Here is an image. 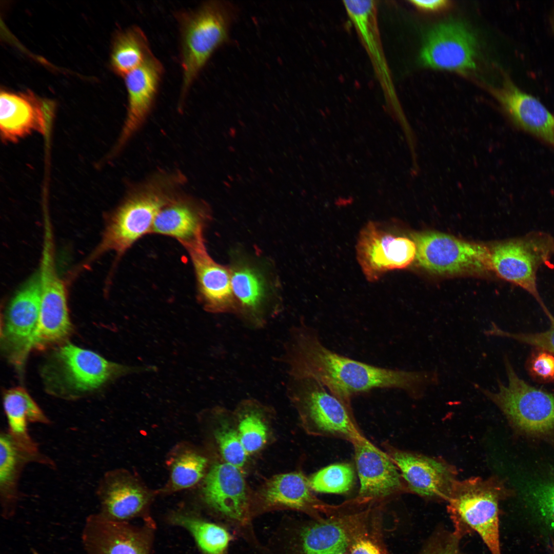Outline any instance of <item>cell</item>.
I'll list each match as a JSON object with an SVG mask.
<instances>
[{
  "label": "cell",
  "mask_w": 554,
  "mask_h": 554,
  "mask_svg": "<svg viewBox=\"0 0 554 554\" xmlns=\"http://www.w3.org/2000/svg\"><path fill=\"white\" fill-rule=\"evenodd\" d=\"M284 361L290 378L313 379L351 406L355 397L376 389H397L414 399L439 384L436 370L409 371L378 366L327 347L316 330L303 323L291 329Z\"/></svg>",
  "instance_id": "obj_1"
},
{
  "label": "cell",
  "mask_w": 554,
  "mask_h": 554,
  "mask_svg": "<svg viewBox=\"0 0 554 554\" xmlns=\"http://www.w3.org/2000/svg\"><path fill=\"white\" fill-rule=\"evenodd\" d=\"M185 181L181 172H160L131 189L111 215L94 254L113 251L118 255L150 233L160 210Z\"/></svg>",
  "instance_id": "obj_2"
},
{
  "label": "cell",
  "mask_w": 554,
  "mask_h": 554,
  "mask_svg": "<svg viewBox=\"0 0 554 554\" xmlns=\"http://www.w3.org/2000/svg\"><path fill=\"white\" fill-rule=\"evenodd\" d=\"M149 370L110 361L94 351L67 343L52 352L42 369V377L50 394L75 400L118 378Z\"/></svg>",
  "instance_id": "obj_3"
},
{
  "label": "cell",
  "mask_w": 554,
  "mask_h": 554,
  "mask_svg": "<svg viewBox=\"0 0 554 554\" xmlns=\"http://www.w3.org/2000/svg\"><path fill=\"white\" fill-rule=\"evenodd\" d=\"M237 14L230 2L210 1L180 15L181 101L213 54L228 41Z\"/></svg>",
  "instance_id": "obj_4"
},
{
  "label": "cell",
  "mask_w": 554,
  "mask_h": 554,
  "mask_svg": "<svg viewBox=\"0 0 554 554\" xmlns=\"http://www.w3.org/2000/svg\"><path fill=\"white\" fill-rule=\"evenodd\" d=\"M504 494V488L494 478L457 480L446 501L453 532L461 538L476 533L491 554H502L499 502Z\"/></svg>",
  "instance_id": "obj_5"
},
{
  "label": "cell",
  "mask_w": 554,
  "mask_h": 554,
  "mask_svg": "<svg viewBox=\"0 0 554 554\" xmlns=\"http://www.w3.org/2000/svg\"><path fill=\"white\" fill-rule=\"evenodd\" d=\"M290 379L288 393L309 433L343 439L352 444L367 440L355 422L351 406L313 379Z\"/></svg>",
  "instance_id": "obj_6"
},
{
  "label": "cell",
  "mask_w": 554,
  "mask_h": 554,
  "mask_svg": "<svg viewBox=\"0 0 554 554\" xmlns=\"http://www.w3.org/2000/svg\"><path fill=\"white\" fill-rule=\"evenodd\" d=\"M202 499L217 522L263 552L253 527V497L240 468L226 462L213 465L205 478Z\"/></svg>",
  "instance_id": "obj_7"
},
{
  "label": "cell",
  "mask_w": 554,
  "mask_h": 554,
  "mask_svg": "<svg viewBox=\"0 0 554 554\" xmlns=\"http://www.w3.org/2000/svg\"><path fill=\"white\" fill-rule=\"evenodd\" d=\"M490 252L492 271L529 293L549 316L551 313L539 293L537 273L554 254V238L545 232H532L497 243Z\"/></svg>",
  "instance_id": "obj_8"
},
{
  "label": "cell",
  "mask_w": 554,
  "mask_h": 554,
  "mask_svg": "<svg viewBox=\"0 0 554 554\" xmlns=\"http://www.w3.org/2000/svg\"><path fill=\"white\" fill-rule=\"evenodd\" d=\"M508 382L497 380L498 390L492 392L474 386L494 403L519 428L532 434L554 430V393L530 385L521 379L509 359L504 358Z\"/></svg>",
  "instance_id": "obj_9"
},
{
  "label": "cell",
  "mask_w": 554,
  "mask_h": 554,
  "mask_svg": "<svg viewBox=\"0 0 554 554\" xmlns=\"http://www.w3.org/2000/svg\"><path fill=\"white\" fill-rule=\"evenodd\" d=\"M420 266L439 274L483 273L492 271L490 249L437 232L411 234Z\"/></svg>",
  "instance_id": "obj_10"
},
{
  "label": "cell",
  "mask_w": 554,
  "mask_h": 554,
  "mask_svg": "<svg viewBox=\"0 0 554 554\" xmlns=\"http://www.w3.org/2000/svg\"><path fill=\"white\" fill-rule=\"evenodd\" d=\"M238 314L250 327H263L278 308L275 286L267 268L245 255L235 254L230 267Z\"/></svg>",
  "instance_id": "obj_11"
},
{
  "label": "cell",
  "mask_w": 554,
  "mask_h": 554,
  "mask_svg": "<svg viewBox=\"0 0 554 554\" xmlns=\"http://www.w3.org/2000/svg\"><path fill=\"white\" fill-rule=\"evenodd\" d=\"M42 281L39 271L18 289L9 303L1 328V345L5 354L17 369L24 365L31 351L40 311Z\"/></svg>",
  "instance_id": "obj_12"
},
{
  "label": "cell",
  "mask_w": 554,
  "mask_h": 554,
  "mask_svg": "<svg viewBox=\"0 0 554 554\" xmlns=\"http://www.w3.org/2000/svg\"><path fill=\"white\" fill-rule=\"evenodd\" d=\"M51 246L46 245L44 247L39 270L41 307L31 350H41L63 343L72 331L66 288L56 271Z\"/></svg>",
  "instance_id": "obj_13"
},
{
  "label": "cell",
  "mask_w": 554,
  "mask_h": 554,
  "mask_svg": "<svg viewBox=\"0 0 554 554\" xmlns=\"http://www.w3.org/2000/svg\"><path fill=\"white\" fill-rule=\"evenodd\" d=\"M156 528L95 513L85 522L82 544L86 554H151Z\"/></svg>",
  "instance_id": "obj_14"
},
{
  "label": "cell",
  "mask_w": 554,
  "mask_h": 554,
  "mask_svg": "<svg viewBox=\"0 0 554 554\" xmlns=\"http://www.w3.org/2000/svg\"><path fill=\"white\" fill-rule=\"evenodd\" d=\"M357 254L365 276L373 281L388 271L409 266L416 257V246L412 240L370 222L360 232Z\"/></svg>",
  "instance_id": "obj_15"
},
{
  "label": "cell",
  "mask_w": 554,
  "mask_h": 554,
  "mask_svg": "<svg viewBox=\"0 0 554 554\" xmlns=\"http://www.w3.org/2000/svg\"><path fill=\"white\" fill-rule=\"evenodd\" d=\"M386 453L399 470L407 491L426 499L447 501L457 471L443 460L385 444Z\"/></svg>",
  "instance_id": "obj_16"
},
{
  "label": "cell",
  "mask_w": 554,
  "mask_h": 554,
  "mask_svg": "<svg viewBox=\"0 0 554 554\" xmlns=\"http://www.w3.org/2000/svg\"><path fill=\"white\" fill-rule=\"evenodd\" d=\"M476 42L471 31L456 22L434 26L424 42L420 59L433 68L465 71L475 68Z\"/></svg>",
  "instance_id": "obj_17"
},
{
  "label": "cell",
  "mask_w": 554,
  "mask_h": 554,
  "mask_svg": "<svg viewBox=\"0 0 554 554\" xmlns=\"http://www.w3.org/2000/svg\"><path fill=\"white\" fill-rule=\"evenodd\" d=\"M183 246L193 265L197 297L203 308L212 313L237 314L229 268L218 264L211 258L206 250L204 240Z\"/></svg>",
  "instance_id": "obj_18"
},
{
  "label": "cell",
  "mask_w": 554,
  "mask_h": 554,
  "mask_svg": "<svg viewBox=\"0 0 554 554\" xmlns=\"http://www.w3.org/2000/svg\"><path fill=\"white\" fill-rule=\"evenodd\" d=\"M352 445L360 499H383L407 490L399 470L386 452L367 439Z\"/></svg>",
  "instance_id": "obj_19"
},
{
  "label": "cell",
  "mask_w": 554,
  "mask_h": 554,
  "mask_svg": "<svg viewBox=\"0 0 554 554\" xmlns=\"http://www.w3.org/2000/svg\"><path fill=\"white\" fill-rule=\"evenodd\" d=\"M164 73V67L153 54L124 77L127 110L117 148L124 146L142 126L150 112Z\"/></svg>",
  "instance_id": "obj_20"
},
{
  "label": "cell",
  "mask_w": 554,
  "mask_h": 554,
  "mask_svg": "<svg viewBox=\"0 0 554 554\" xmlns=\"http://www.w3.org/2000/svg\"><path fill=\"white\" fill-rule=\"evenodd\" d=\"M312 490L309 479L301 472H292L273 476L253 497V518L280 510L312 513L321 509L322 505Z\"/></svg>",
  "instance_id": "obj_21"
},
{
  "label": "cell",
  "mask_w": 554,
  "mask_h": 554,
  "mask_svg": "<svg viewBox=\"0 0 554 554\" xmlns=\"http://www.w3.org/2000/svg\"><path fill=\"white\" fill-rule=\"evenodd\" d=\"M210 215L205 202L177 194L159 212L150 233L171 236L182 245L204 240V230Z\"/></svg>",
  "instance_id": "obj_22"
},
{
  "label": "cell",
  "mask_w": 554,
  "mask_h": 554,
  "mask_svg": "<svg viewBox=\"0 0 554 554\" xmlns=\"http://www.w3.org/2000/svg\"><path fill=\"white\" fill-rule=\"evenodd\" d=\"M52 104L30 91L17 94L2 91L0 130L2 139L15 142L33 131L44 133Z\"/></svg>",
  "instance_id": "obj_23"
},
{
  "label": "cell",
  "mask_w": 554,
  "mask_h": 554,
  "mask_svg": "<svg viewBox=\"0 0 554 554\" xmlns=\"http://www.w3.org/2000/svg\"><path fill=\"white\" fill-rule=\"evenodd\" d=\"M100 511L104 517L118 521L140 519L142 523L156 527L148 512L150 497L137 485L115 474H109L100 482L96 490Z\"/></svg>",
  "instance_id": "obj_24"
},
{
  "label": "cell",
  "mask_w": 554,
  "mask_h": 554,
  "mask_svg": "<svg viewBox=\"0 0 554 554\" xmlns=\"http://www.w3.org/2000/svg\"><path fill=\"white\" fill-rule=\"evenodd\" d=\"M494 94L515 125L554 147V115L538 100L509 80Z\"/></svg>",
  "instance_id": "obj_25"
},
{
  "label": "cell",
  "mask_w": 554,
  "mask_h": 554,
  "mask_svg": "<svg viewBox=\"0 0 554 554\" xmlns=\"http://www.w3.org/2000/svg\"><path fill=\"white\" fill-rule=\"evenodd\" d=\"M8 432L16 444L25 451L43 459L49 457L41 451L31 436L30 424L50 425L51 422L29 393L21 387L6 390L3 397Z\"/></svg>",
  "instance_id": "obj_26"
},
{
  "label": "cell",
  "mask_w": 554,
  "mask_h": 554,
  "mask_svg": "<svg viewBox=\"0 0 554 554\" xmlns=\"http://www.w3.org/2000/svg\"><path fill=\"white\" fill-rule=\"evenodd\" d=\"M35 463L53 469L49 462L25 451L14 441L7 429L0 434V502L5 518L15 512L21 498L19 485L25 467Z\"/></svg>",
  "instance_id": "obj_27"
},
{
  "label": "cell",
  "mask_w": 554,
  "mask_h": 554,
  "mask_svg": "<svg viewBox=\"0 0 554 554\" xmlns=\"http://www.w3.org/2000/svg\"><path fill=\"white\" fill-rule=\"evenodd\" d=\"M343 2L347 13L373 63L386 94L390 98L393 107H397L399 105L395 101L389 69L379 36L375 2L344 1Z\"/></svg>",
  "instance_id": "obj_28"
},
{
  "label": "cell",
  "mask_w": 554,
  "mask_h": 554,
  "mask_svg": "<svg viewBox=\"0 0 554 554\" xmlns=\"http://www.w3.org/2000/svg\"><path fill=\"white\" fill-rule=\"evenodd\" d=\"M168 522L187 531L203 554L227 553L233 537L223 524L184 511L171 514Z\"/></svg>",
  "instance_id": "obj_29"
},
{
  "label": "cell",
  "mask_w": 554,
  "mask_h": 554,
  "mask_svg": "<svg viewBox=\"0 0 554 554\" xmlns=\"http://www.w3.org/2000/svg\"><path fill=\"white\" fill-rule=\"evenodd\" d=\"M152 54L144 31L138 26H131L119 32L114 38L111 53V67L116 74L124 77Z\"/></svg>",
  "instance_id": "obj_30"
},
{
  "label": "cell",
  "mask_w": 554,
  "mask_h": 554,
  "mask_svg": "<svg viewBox=\"0 0 554 554\" xmlns=\"http://www.w3.org/2000/svg\"><path fill=\"white\" fill-rule=\"evenodd\" d=\"M238 432L241 443L248 454L263 448L268 438V426L263 407L254 401L247 400L239 408Z\"/></svg>",
  "instance_id": "obj_31"
},
{
  "label": "cell",
  "mask_w": 554,
  "mask_h": 554,
  "mask_svg": "<svg viewBox=\"0 0 554 554\" xmlns=\"http://www.w3.org/2000/svg\"><path fill=\"white\" fill-rule=\"evenodd\" d=\"M355 473L352 465L338 463L325 467L309 479L312 490L321 493L342 494L352 487Z\"/></svg>",
  "instance_id": "obj_32"
},
{
  "label": "cell",
  "mask_w": 554,
  "mask_h": 554,
  "mask_svg": "<svg viewBox=\"0 0 554 554\" xmlns=\"http://www.w3.org/2000/svg\"><path fill=\"white\" fill-rule=\"evenodd\" d=\"M206 459L193 452L181 454L173 463L171 475L172 488L175 490L191 487L202 478Z\"/></svg>",
  "instance_id": "obj_33"
},
{
  "label": "cell",
  "mask_w": 554,
  "mask_h": 554,
  "mask_svg": "<svg viewBox=\"0 0 554 554\" xmlns=\"http://www.w3.org/2000/svg\"><path fill=\"white\" fill-rule=\"evenodd\" d=\"M214 436L220 451L226 463L239 468L242 467L248 455L240 440L237 429L226 421L220 422Z\"/></svg>",
  "instance_id": "obj_34"
},
{
  "label": "cell",
  "mask_w": 554,
  "mask_h": 554,
  "mask_svg": "<svg viewBox=\"0 0 554 554\" xmlns=\"http://www.w3.org/2000/svg\"><path fill=\"white\" fill-rule=\"evenodd\" d=\"M550 328L544 332L536 333H515L501 329L492 323L489 328L485 330L487 336L507 338L548 350L554 353V319L550 321Z\"/></svg>",
  "instance_id": "obj_35"
},
{
  "label": "cell",
  "mask_w": 554,
  "mask_h": 554,
  "mask_svg": "<svg viewBox=\"0 0 554 554\" xmlns=\"http://www.w3.org/2000/svg\"><path fill=\"white\" fill-rule=\"evenodd\" d=\"M529 501L542 521L554 531V480L542 483L532 488Z\"/></svg>",
  "instance_id": "obj_36"
},
{
  "label": "cell",
  "mask_w": 554,
  "mask_h": 554,
  "mask_svg": "<svg viewBox=\"0 0 554 554\" xmlns=\"http://www.w3.org/2000/svg\"><path fill=\"white\" fill-rule=\"evenodd\" d=\"M535 349L527 362L530 374L542 382H554V353L541 348Z\"/></svg>",
  "instance_id": "obj_37"
},
{
  "label": "cell",
  "mask_w": 554,
  "mask_h": 554,
  "mask_svg": "<svg viewBox=\"0 0 554 554\" xmlns=\"http://www.w3.org/2000/svg\"><path fill=\"white\" fill-rule=\"evenodd\" d=\"M461 539L452 530L439 531L429 539L420 554H464L461 548Z\"/></svg>",
  "instance_id": "obj_38"
},
{
  "label": "cell",
  "mask_w": 554,
  "mask_h": 554,
  "mask_svg": "<svg viewBox=\"0 0 554 554\" xmlns=\"http://www.w3.org/2000/svg\"><path fill=\"white\" fill-rule=\"evenodd\" d=\"M351 554H381L377 545L368 540L361 539L352 546Z\"/></svg>",
  "instance_id": "obj_39"
},
{
  "label": "cell",
  "mask_w": 554,
  "mask_h": 554,
  "mask_svg": "<svg viewBox=\"0 0 554 554\" xmlns=\"http://www.w3.org/2000/svg\"><path fill=\"white\" fill-rule=\"evenodd\" d=\"M416 6L426 10H438L445 7L447 4V1L444 0H431V1H411Z\"/></svg>",
  "instance_id": "obj_40"
},
{
  "label": "cell",
  "mask_w": 554,
  "mask_h": 554,
  "mask_svg": "<svg viewBox=\"0 0 554 554\" xmlns=\"http://www.w3.org/2000/svg\"><path fill=\"white\" fill-rule=\"evenodd\" d=\"M551 25L552 30L554 32V13H553L551 18Z\"/></svg>",
  "instance_id": "obj_41"
},
{
  "label": "cell",
  "mask_w": 554,
  "mask_h": 554,
  "mask_svg": "<svg viewBox=\"0 0 554 554\" xmlns=\"http://www.w3.org/2000/svg\"><path fill=\"white\" fill-rule=\"evenodd\" d=\"M551 554H554V541L553 540H552V542H551Z\"/></svg>",
  "instance_id": "obj_42"
},
{
  "label": "cell",
  "mask_w": 554,
  "mask_h": 554,
  "mask_svg": "<svg viewBox=\"0 0 554 554\" xmlns=\"http://www.w3.org/2000/svg\"><path fill=\"white\" fill-rule=\"evenodd\" d=\"M32 554H39V553L37 552V551L33 549L32 550Z\"/></svg>",
  "instance_id": "obj_43"
}]
</instances>
